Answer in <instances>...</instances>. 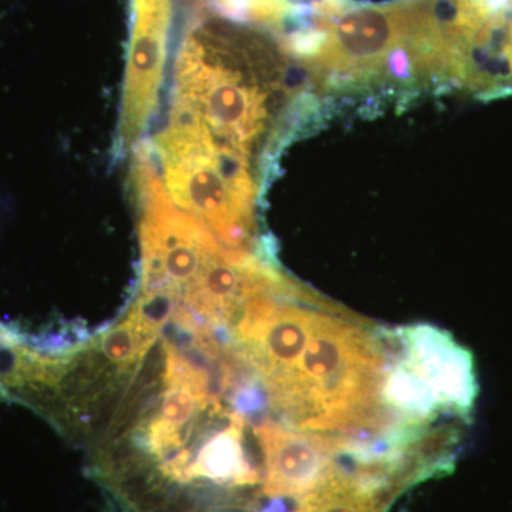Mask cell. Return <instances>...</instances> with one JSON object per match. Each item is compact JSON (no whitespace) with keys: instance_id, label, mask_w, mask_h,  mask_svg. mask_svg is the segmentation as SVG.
<instances>
[{"instance_id":"obj_2","label":"cell","mask_w":512,"mask_h":512,"mask_svg":"<svg viewBox=\"0 0 512 512\" xmlns=\"http://www.w3.org/2000/svg\"><path fill=\"white\" fill-rule=\"evenodd\" d=\"M390 359L384 399L406 429H430L439 416L467 423L478 396L473 355L446 330L413 325L387 330Z\"/></svg>"},{"instance_id":"obj_1","label":"cell","mask_w":512,"mask_h":512,"mask_svg":"<svg viewBox=\"0 0 512 512\" xmlns=\"http://www.w3.org/2000/svg\"><path fill=\"white\" fill-rule=\"evenodd\" d=\"M389 367L386 330L318 301L302 345L259 387L286 426L353 443H389L407 430L384 399Z\"/></svg>"},{"instance_id":"obj_4","label":"cell","mask_w":512,"mask_h":512,"mask_svg":"<svg viewBox=\"0 0 512 512\" xmlns=\"http://www.w3.org/2000/svg\"><path fill=\"white\" fill-rule=\"evenodd\" d=\"M407 488L384 461L345 456L333 461L289 512H387Z\"/></svg>"},{"instance_id":"obj_3","label":"cell","mask_w":512,"mask_h":512,"mask_svg":"<svg viewBox=\"0 0 512 512\" xmlns=\"http://www.w3.org/2000/svg\"><path fill=\"white\" fill-rule=\"evenodd\" d=\"M261 453V512H289V504L312 490L333 461L348 456L355 443L343 437L293 429L278 420L255 424ZM291 507V508H292Z\"/></svg>"}]
</instances>
